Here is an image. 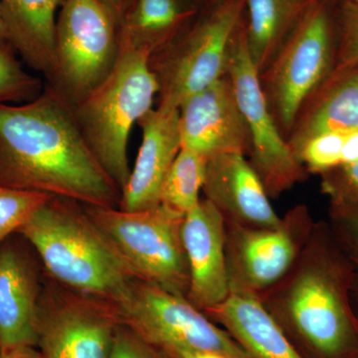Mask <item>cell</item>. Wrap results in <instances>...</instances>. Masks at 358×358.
Listing matches in <instances>:
<instances>
[{
    "mask_svg": "<svg viewBox=\"0 0 358 358\" xmlns=\"http://www.w3.org/2000/svg\"><path fill=\"white\" fill-rule=\"evenodd\" d=\"M0 185L87 206L117 207L121 199L70 103L50 86L28 102L0 105Z\"/></svg>",
    "mask_w": 358,
    "mask_h": 358,
    "instance_id": "cell-1",
    "label": "cell"
},
{
    "mask_svg": "<svg viewBox=\"0 0 358 358\" xmlns=\"http://www.w3.org/2000/svg\"><path fill=\"white\" fill-rule=\"evenodd\" d=\"M352 282V264L322 220L289 272L257 298L301 357L358 358Z\"/></svg>",
    "mask_w": 358,
    "mask_h": 358,
    "instance_id": "cell-2",
    "label": "cell"
},
{
    "mask_svg": "<svg viewBox=\"0 0 358 358\" xmlns=\"http://www.w3.org/2000/svg\"><path fill=\"white\" fill-rule=\"evenodd\" d=\"M39 257L45 275L78 293L119 303L136 273L83 204L49 197L17 231Z\"/></svg>",
    "mask_w": 358,
    "mask_h": 358,
    "instance_id": "cell-3",
    "label": "cell"
},
{
    "mask_svg": "<svg viewBox=\"0 0 358 358\" xmlns=\"http://www.w3.org/2000/svg\"><path fill=\"white\" fill-rule=\"evenodd\" d=\"M152 53L120 41L107 77L71 106L78 127L103 171L122 193L128 182V145L134 124L152 110L159 86Z\"/></svg>",
    "mask_w": 358,
    "mask_h": 358,
    "instance_id": "cell-4",
    "label": "cell"
},
{
    "mask_svg": "<svg viewBox=\"0 0 358 358\" xmlns=\"http://www.w3.org/2000/svg\"><path fill=\"white\" fill-rule=\"evenodd\" d=\"M336 46L329 0H312L260 75L268 109L286 140L303 103L333 73Z\"/></svg>",
    "mask_w": 358,
    "mask_h": 358,
    "instance_id": "cell-5",
    "label": "cell"
},
{
    "mask_svg": "<svg viewBox=\"0 0 358 358\" xmlns=\"http://www.w3.org/2000/svg\"><path fill=\"white\" fill-rule=\"evenodd\" d=\"M247 0H217L188 31L150 56L159 83L157 109L179 110L186 99L227 73L231 43Z\"/></svg>",
    "mask_w": 358,
    "mask_h": 358,
    "instance_id": "cell-6",
    "label": "cell"
},
{
    "mask_svg": "<svg viewBox=\"0 0 358 358\" xmlns=\"http://www.w3.org/2000/svg\"><path fill=\"white\" fill-rule=\"evenodd\" d=\"M84 206L138 279L186 296L189 268L181 236L185 216L162 205L136 212Z\"/></svg>",
    "mask_w": 358,
    "mask_h": 358,
    "instance_id": "cell-7",
    "label": "cell"
},
{
    "mask_svg": "<svg viewBox=\"0 0 358 358\" xmlns=\"http://www.w3.org/2000/svg\"><path fill=\"white\" fill-rule=\"evenodd\" d=\"M119 49V22L101 0H64L49 86L75 105L107 77Z\"/></svg>",
    "mask_w": 358,
    "mask_h": 358,
    "instance_id": "cell-8",
    "label": "cell"
},
{
    "mask_svg": "<svg viewBox=\"0 0 358 358\" xmlns=\"http://www.w3.org/2000/svg\"><path fill=\"white\" fill-rule=\"evenodd\" d=\"M120 319L173 358L182 350H210L229 358H248L223 327L186 296L138 279L117 303Z\"/></svg>",
    "mask_w": 358,
    "mask_h": 358,
    "instance_id": "cell-9",
    "label": "cell"
},
{
    "mask_svg": "<svg viewBox=\"0 0 358 358\" xmlns=\"http://www.w3.org/2000/svg\"><path fill=\"white\" fill-rule=\"evenodd\" d=\"M234 87L249 136V162L262 181L268 197L279 199L308 171L301 166L282 136L260 83V75L250 59L245 24H240L231 43L227 73Z\"/></svg>",
    "mask_w": 358,
    "mask_h": 358,
    "instance_id": "cell-10",
    "label": "cell"
},
{
    "mask_svg": "<svg viewBox=\"0 0 358 358\" xmlns=\"http://www.w3.org/2000/svg\"><path fill=\"white\" fill-rule=\"evenodd\" d=\"M230 294L258 296L289 272L305 248L315 221L307 205L292 207L275 227L225 222Z\"/></svg>",
    "mask_w": 358,
    "mask_h": 358,
    "instance_id": "cell-11",
    "label": "cell"
},
{
    "mask_svg": "<svg viewBox=\"0 0 358 358\" xmlns=\"http://www.w3.org/2000/svg\"><path fill=\"white\" fill-rule=\"evenodd\" d=\"M120 324L115 303L65 288L45 275L37 319L42 357L107 358Z\"/></svg>",
    "mask_w": 358,
    "mask_h": 358,
    "instance_id": "cell-12",
    "label": "cell"
},
{
    "mask_svg": "<svg viewBox=\"0 0 358 358\" xmlns=\"http://www.w3.org/2000/svg\"><path fill=\"white\" fill-rule=\"evenodd\" d=\"M43 266L29 242L14 233L0 244L1 352L37 345Z\"/></svg>",
    "mask_w": 358,
    "mask_h": 358,
    "instance_id": "cell-13",
    "label": "cell"
},
{
    "mask_svg": "<svg viewBox=\"0 0 358 358\" xmlns=\"http://www.w3.org/2000/svg\"><path fill=\"white\" fill-rule=\"evenodd\" d=\"M181 148L207 160L219 155H246L249 136L227 74L193 94L179 108Z\"/></svg>",
    "mask_w": 358,
    "mask_h": 358,
    "instance_id": "cell-14",
    "label": "cell"
},
{
    "mask_svg": "<svg viewBox=\"0 0 358 358\" xmlns=\"http://www.w3.org/2000/svg\"><path fill=\"white\" fill-rule=\"evenodd\" d=\"M181 236L189 268L186 299L205 312L230 296L224 219L208 200L201 199L183 218Z\"/></svg>",
    "mask_w": 358,
    "mask_h": 358,
    "instance_id": "cell-15",
    "label": "cell"
},
{
    "mask_svg": "<svg viewBox=\"0 0 358 358\" xmlns=\"http://www.w3.org/2000/svg\"><path fill=\"white\" fill-rule=\"evenodd\" d=\"M202 192L225 222L268 228L281 221L246 155H219L207 160Z\"/></svg>",
    "mask_w": 358,
    "mask_h": 358,
    "instance_id": "cell-16",
    "label": "cell"
},
{
    "mask_svg": "<svg viewBox=\"0 0 358 358\" xmlns=\"http://www.w3.org/2000/svg\"><path fill=\"white\" fill-rule=\"evenodd\" d=\"M141 143L119 208L143 211L160 205V192L169 169L181 150L179 110L152 109L138 122Z\"/></svg>",
    "mask_w": 358,
    "mask_h": 358,
    "instance_id": "cell-17",
    "label": "cell"
},
{
    "mask_svg": "<svg viewBox=\"0 0 358 358\" xmlns=\"http://www.w3.org/2000/svg\"><path fill=\"white\" fill-rule=\"evenodd\" d=\"M358 129V65L334 70L308 96L299 112L287 143L296 154L313 136Z\"/></svg>",
    "mask_w": 358,
    "mask_h": 358,
    "instance_id": "cell-18",
    "label": "cell"
},
{
    "mask_svg": "<svg viewBox=\"0 0 358 358\" xmlns=\"http://www.w3.org/2000/svg\"><path fill=\"white\" fill-rule=\"evenodd\" d=\"M204 313L232 336L248 358H303L256 296L230 294Z\"/></svg>",
    "mask_w": 358,
    "mask_h": 358,
    "instance_id": "cell-19",
    "label": "cell"
},
{
    "mask_svg": "<svg viewBox=\"0 0 358 358\" xmlns=\"http://www.w3.org/2000/svg\"><path fill=\"white\" fill-rule=\"evenodd\" d=\"M64 0H0L9 46L37 72L50 78L55 63L58 8Z\"/></svg>",
    "mask_w": 358,
    "mask_h": 358,
    "instance_id": "cell-20",
    "label": "cell"
},
{
    "mask_svg": "<svg viewBox=\"0 0 358 358\" xmlns=\"http://www.w3.org/2000/svg\"><path fill=\"white\" fill-rule=\"evenodd\" d=\"M312 0H247L245 24L247 49L259 75L270 64L280 47Z\"/></svg>",
    "mask_w": 358,
    "mask_h": 358,
    "instance_id": "cell-21",
    "label": "cell"
},
{
    "mask_svg": "<svg viewBox=\"0 0 358 358\" xmlns=\"http://www.w3.org/2000/svg\"><path fill=\"white\" fill-rule=\"evenodd\" d=\"M192 15L178 0H134L120 23V41L152 55L178 36Z\"/></svg>",
    "mask_w": 358,
    "mask_h": 358,
    "instance_id": "cell-22",
    "label": "cell"
},
{
    "mask_svg": "<svg viewBox=\"0 0 358 358\" xmlns=\"http://www.w3.org/2000/svg\"><path fill=\"white\" fill-rule=\"evenodd\" d=\"M206 162L202 155L181 148L162 185L160 205L181 216L192 210L201 200Z\"/></svg>",
    "mask_w": 358,
    "mask_h": 358,
    "instance_id": "cell-23",
    "label": "cell"
},
{
    "mask_svg": "<svg viewBox=\"0 0 358 358\" xmlns=\"http://www.w3.org/2000/svg\"><path fill=\"white\" fill-rule=\"evenodd\" d=\"M41 82L22 67L11 47L0 46V105L28 102L42 92Z\"/></svg>",
    "mask_w": 358,
    "mask_h": 358,
    "instance_id": "cell-24",
    "label": "cell"
},
{
    "mask_svg": "<svg viewBox=\"0 0 358 358\" xmlns=\"http://www.w3.org/2000/svg\"><path fill=\"white\" fill-rule=\"evenodd\" d=\"M51 195L0 185V244L17 232Z\"/></svg>",
    "mask_w": 358,
    "mask_h": 358,
    "instance_id": "cell-25",
    "label": "cell"
},
{
    "mask_svg": "<svg viewBox=\"0 0 358 358\" xmlns=\"http://www.w3.org/2000/svg\"><path fill=\"white\" fill-rule=\"evenodd\" d=\"M346 133H327L306 141L294 157L308 173L320 174L341 166Z\"/></svg>",
    "mask_w": 358,
    "mask_h": 358,
    "instance_id": "cell-26",
    "label": "cell"
},
{
    "mask_svg": "<svg viewBox=\"0 0 358 358\" xmlns=\"http://www.w3.org/2000/svg\"><path fill=\"white\" fill-rule=\"evenodd\" d=\"M329 223L353 266L352 301L358 319V207H329Z\"/></svg>",
    "mask_w": 358,
    "mask_h": 358,
    "instance_id": "cell-27",
    "label": "cell"
},
{
    "mask_svg": "<svg viewBox=\"0 0 358 358\" xmlns=\"http://www.w3.org/2000/svg\"><path fill=\"white\" fill-rule=\"evenodd\" d=\"M338 46L334 70L358 65V1L343 0L336 18Z\"/></svg>",
    "mask_w": 358,
    "mask_h": 358,
    "instance_id": "cell-28",
    "label": "cell"
},
{
    "mask_svg": "<svg viewBox=\"0 0 358 358\" xmlns=\"http://www.w3.org/2000/svg\"><path fill=\"white\" fill-rule=\"evenodd\" d=\"M320 192L334 206L358 207V162L320 174Z\"/></svg>",
    "mask_w": 358,
    "mask_h": 358,
    "instance_id": "cell-29",
    "label": "cell"
},
{
    "mask_svg": "<svg viewBox=\"0 0 358 358\" xmlns=\"http://www.w3.org/2000/svg\"><path fill=\"white\" fill-rule=\"evenodd\" d=\"M107 358H171L124 322L115 329Z\"/></svg>",
    "mask_w": 358,
    "mask_h": 358,
    "instance_id": "cell-30",
    "label": "cell"
},
{
    "mask_svg": "<svg viewBox=\"0 0 358 358\" xmlns=\"http://www.w3.org/2000/svg\"><path fill=\"white\" fill-rule=\"evenodd\" d=\"M358 162V129L345 134L343 141L341 164Z\"/></svg>",
    "mask_w": 358,
    "mask_h": 358,
    "instance_id": "cell-31",
    "label": "cell"
},
{
    "mask_svg": "<svg viewBox=\"0 0 358 358\" xmlns=\"http://www.w3.org/2000/svg\"><path fill=\"white\" fill-rule=\"evenodd\" d=\"M0 358H43L38 348L34 346H21L0 353Z\"/></svg>",
    "mask_w": 358,
    "mask_h": 358,
    "instance_id": "cell-32",
    "label": "cell"
},
{
    "mask_svg": "<svg viewBox=\"0 0 358 358\" xmlns=\"http://www.w3.org/2000/svg\"><path fill=\"white\" fill-rule=\"evenodd\" d=\"M115 16L117 22L121 23L122 16L128 9V0H101Z\"/></svg>",
    "mask_w": 358,
    "mask_h": 358,
    "instance_id": "cell-33",
    "label": "cell"
},
{
    "mask_svg": "<svg viewBox=\"0 0 358 358\" xmlns=\"http://www.w3.org/2000/svg\"><path fill=\"white\" fill-rule=\"evenodd\" d=\"M173 358H229L222 353L210 350H182Z\"/></svg>",
    "mask_w": 358,
    "mask_h": 358,
    "instance_id": "cell-34",
    "label": "cell"
},
{
    "mask_svg": "<svg viewBox=\"0 0 358 358\" xmlns=\"http://www.w3.org/2000/svg\"><path fill=\"white\" fill-rule=\"evenodd\" d=\"M0 46H9L7 41L6 27H4L3 20H2L1 9H0Z\"/></svg>",
    "mask_w": 358,
    "mask_h": 358,
    "instance_id": "cell-35",
    "label": "cell"
},
{
    "mask_svg": "<svg viewBox=\"0 0 358 358\" xmlns=\"http://www.w3.org/2000/svg\"><path fill=\"white\" fill-rule=\"evenodd\" d=\"M0 353H1V346H0Z\"/></svg>",
    "mask_w": 358,
    "mask_h": 358,
    "instance_id": "cell-36",
    "label": "cell"
},
{
    "mask_svg": "<svg viewBox=\"0 0 358 358\" xmlns=\"http://www.w3.org/2000/svg\"><path fill=\"white\" fill-rule=\"evenodd\" d=\"M355 1H358V0H355Z\"/></svg>",
    "mask_w": 358,
    "mask_h": 358,
    "instance_id": "cell-37",
    "label": "cell"
}]
</instances>
